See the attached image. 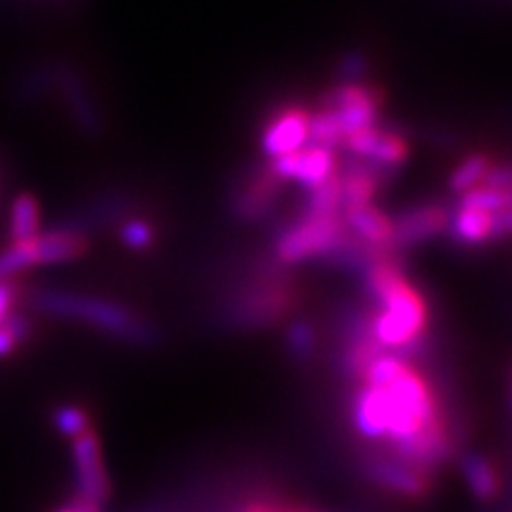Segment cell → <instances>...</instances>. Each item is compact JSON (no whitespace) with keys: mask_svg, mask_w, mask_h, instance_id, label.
<instances>
[{"mask_svg":"<svg viewBox=\"0 0 512 512\" xmlns=\"http://www.w3.org/2000/svg\"><path fill=\"white\" fill-rule=\"evenodd\" d=\"M53 512H79V505H67V508H57V510H53Z\"/></svg>","mask_w":512,"mask_h":512,"instance_id":"27","label":"cell"},{"mask_svg":"<svg viewBox=\"0 0 512 512\" xmlns=\"http://www.w3.org/2000/svg\"><path fill=\"white\" fill-rule=\"evenodd\" d=\"M287 347H290V354L299 361H306V358L313 356L316 351V332L309 323H297L292 325L290 332H287Z\"/></svg>","mask_w":512,"mask_h":512,"instance_id":"21","label":"cell"},{"mask_svg":"<svg viewBox=\"0 0 512 512\" xmlns=\"http://www.w3.org/2000/svg\"><path fill=\"white\" fill-rule=\"evenodd\" d=\"M451 228L453 238L460 245H484L491 240H505L510 235L512 221H510V209L505 211H484L470 204H460L458 211L451 216Z\"/></svg>","mask_w":512,"mask_h":512,"instance_id":"9","label":"cell"},{"mask_svg":"<svg viewBox=\"0 0 512 512\" xmlns=\"http://www.w3.org/2000/svg\"><path fill=\"white\" fill-rule=\"evenodd\" d=\"M72 463L79 501L93 505V508H100L102 503L110 501L112 484L107 477L100 439L93 430L72 439Z\"/></svg>","mask_w":512,"mask_h":512,"instance_id":"6","label":"cell"},{"mask_svg":"<svg viewBox=\"0 0 512 512\" xmlns=\"http://www.w3.org/2000/svg\"><path fill=\"white\" fill-rule=\"evenodd\" d=\"M366 283L380 306L366 330L375 347L384 354L418 349L430 320L422 294L408 283L401 268L384 256L368 266Z\"/></svg>","mask_w":512,"mask_h":512,"instance_id":"2","label":"cell"},{"mask_svg":"<svg viewBox=\"0 0 512 512\" xmlns=\"http://www.w3.org/2000/svg\"><path fill=\"white\" fill-rule=\"evenodd\" d=\"M121 240H124V245L131 249H147L155 242V230H152L150 223L145 221H128L126 226L121 228Z\"/></svg>","mask_w":512,"mask_h":512,"instance_id":"23","label":"cell"},{"mask_svg":"<svg viewBox=\"0 0 512 512\" xmlns=\"http://www.w3.org/2000/svg\"><path fill=\"white\" fill-rule=\"evenodd\" d=\"M451 214L444 204H422L403 211L394 221V247H413L448 230Z\"/></svg>","mask_w":512,"mask_h":512,"instance_id":"11","label":"cell"},{"mask_svg":"<svg viewBox=\"0 0 512 512\" xmlns=\"http://www.w3.org/2000/svg\"><path fill=\"white\" fill-rule=\"evenodd\" d=\"M311 114L302 107H287L268 121L261 147L271 159H280L309 145Z\"/></svg>","mask_w":512,"mask_h":512,"instance_id":"10","label":"cell"},{"mask_svg":"<svg viewBox=\"0 0 512 512\" xmlns=\"http://www.w3.org/2000/svg\"><path fill=\"white\" fill-rule=\"evenodd\" d=\"M302 512H306V510H302Z\"/></svg>","mask_w":512,"mask_h":512,"instance_id":"28","label":"cell"},{"mask_svg":"<svg viewBox=\"0 0 512 512\" xmlns=\"http://www.w3.org/2000/svg\"><path fill=\"white\" fill-rule=\"evenodd\" d=\"M275 188H278V178L273 176V171H268L266 176L256 178V181L249 183L238 202V209L242 211V216H247V219H256V216L264 214L275 200V192H278Z\"/></svg>","mask_w":512,"mask_h":512,"instance_id":"16","label":"cell"},{"mask_svg":"<svg viewBox=\"0 0 512 512\" xmlns=\"http://www.w3.org/2000/svg\"><path fill=\"white\" fill-rule=\"evenodd\" d=\"M342 219L347 230H351L358 240L366 242L368 247H394V221L377 209L373 202L344 207Z\"/></svg>","mask_w":512,"mask_h":512,"instance_id":"12","label":"cell"},{"mask_svg":"<svg viewBox=\"0 0 512 512\" xmlns=\"http://www.w3.org/2000/svg\"><path fill=\"white\" fill-rule=\"evenodd\" d=\"M36 306L50 316L93 325L100 332L124 339L128 344H152L157 339L152 325L138 316V313L124 309V306L105 302V299L83 297V294L69 292H41L36 297Z\"/></svg>","mask_w":512,"mask_h":512,"instance_id":"3","label":"cell"},{"mask_svg":"<svg viewBox=\"0 0 512 512\" xmlns=\"http://www.w3.org/2000/svg\"><path fill=\"white\" fill-rule=\"evenodd\" d=\"M347 242V226L342 214L332 211H306V216L292 228L280 235L275 254L285 264H299V261L318 259V256L332 254L342 249Z\"/></svg>","mask_w":512,"mask_h":512,"instance_id":"4","label":"cell"},{"mask_svg":"<svg viewBox=\"0 0 512 512\" xmlns=\"http://www.w3.org/2000/svg\"><path fill=\"white\" fill-rule=\"evenodd\" d=\"M380 105L382 95L377 88L366 86V83H344L330 95L325 110L335 117L344 143V138L351 136V133L377 126Z\"/></svg>","mask_w":512,"mask_h":512,"instance_id":"7","label":"cell"},{"mask_svg":"<svg viewBox=\"0 0 512 512\" xmlns=\"http://www.w3.org/2000/svg\"><path fill=\"white\" fill-rule=\"evenodd\" d=\"M408 143L396 131H382L377 133V143L373 147V155L368 162L375 166H384V169H394V166L403 164L408 159Z\"/></svg>","mask_w":512,"mask_h":512,"instance_id":"18","label":"cell"},{"mask_svg":"<svg viewBox=\"0 0 512 512\" xmlns=\"http://www.w3.org/2000/svg\"><path fill=\"white\" fill-rule=\"evenodd\" d=\"M17 299V285L10 280H0V325L12 316V306Z\"/></svg>","mask_w":512,"mask_h":512,"instance_id":"24","label":"cell"},{"mask_svg":"<svg viewBox=\"0 0 512 512\" xmlns=\"http://www.w3.org/2000/svg\"><path fill=\"white\" fill-rule=\"evenodd\" d=\"M242 512H302L299 508H290V505L273 503V501H254L249 503Z\"/></svg>","mask_w":512,"mask_h":512,"instance_id":"25","label":"cell"},{"mask_svg":"<svg viewBox=\"0 0 512 512\" xmlns=\"http://www.w3.org/2000/svg\"><path fill=\"white\" fill-rule=\"evenodd\" d=\"M363 472L370 482L380 486L389 494L408 498V501H422L432 494V472L403 463L392 453H370L363 458Z\"/></svg>","mask_w":512,"mask_h":512,"instance_id":"5","label":"cell"},{"mask_svg":"<svg viewBox=\"0 0 512 512\" xmlns=\"http://www.w3.org/2000/svg\"><path fill=\"white\" fill-rule=\"evenodd\" d=\"M358 377L363 384L354 394L351 420L363 439L396 451L430 427L446 422L437 392L406 358L380 354Z\"/></svg>","mask_w":512,"mask_h":512,"instance_id":"1","label":"cell"},{"mask_svg":"<svg viewBox=\"0 0 512 512\" xmlns=\"http://www.w3.org/2000/svg\"><path fill=\"white\" fill-rule=\"evenodd\" d=\"M36 266L64 264L76 261L88 252V240L76 230H53V233L36 235L34 238Z\"/></svg>","mask_w":512,"mask_h":512,"instance_id":"13","label":"cell"},{"mask_svg":"<svg viewBox=\"0 0 512 512\" xmlns=\"http://www.w3.org/2000/svg\"><path fill=\"white\" fill-rule=\"evenodd\" d=\"M29 335V325L24 318L10 316L0 325V358L10 356Z\"/></svg>","mask_w":512,"mask_h":512,"instance_id":"22","label":"cell"},{"mask_svg":"<svg viewBox=\"0 0 512 512\" xmlns=\"http://www.w3.org/2000/svg\"><path fill=\"white\" fill-rule=\"evenodd\" d=\"M41 235V209L34 195L15 197L10 207V240L24 242Z\"/></svg>","mask_w":512,"mask_h":512,"instance_id":"15","label":"cell"},{"mask_svg":"<svg viewBox=\"0 0 512 512\" xmlns=\"http://www.w3.org/2000/svg\"><path fill=\"white\" fill-rule=\"evenodd\" d=\"M271 171L278 181H297L304 188L316 190L337 174V155L332 147L311 143L292 155L273 159Z\"/></svg>","mask_w":512,"mask_h":512,"instance_id":"8","label":"cell"},{"mask_svg":"<svg viewBox=\"0 0 512 512\" xmlns=\"http://www.w3.org/2000/svg\"><path fill=\"white\" fill-rule=\"evenodd\" d=\"M460 470H463L467 489L479 503H494L501 496V475H498L496 465L482 453H467L460 463Z\"/></svg>","mask_w":512,"mask_h":512,"instance_id":"14","label":"cell"},{"mask_svg":"<svg viewBox=\"0 0 512 512\" xmlns=\"http://www.w3.org/2000/svg\"><path fill=\"white\" fill-rule=\"evenodd\" d=\"M491 157L489 155H482V152H475V155L465 157L463 162L456 166V171H453L451 178H448V188H451L456 195H463V192L472 190L475 185H479L489 174L491 169Z\"/></svg>","mask_w":512,"mask_h":512,"instance_id":"17","label":"cell"},{"mask_svg":"<svg viewBox=\"0 0 512 512\" xmlns=\"http://www.w3.org/2000/svg\"><path fill=\"white\" fill-rule=\"evenodd\" d=\"M53 427L57 434L72 441L91 430V415H88L86 408L76 406V403H62L53 411Z\"/></svg>","mask_w":512,"mask_h":512,"instance_id":"19","label":"cell"},{"mask_svg":"<svg viewBox=\"0 0 512 512\" xmlns=\"http://www.w3.org/2000/svg\"><path fill=\"white\" fill-rule=\"evenodd\" d=\"M31 266H36L34 238L24 242H12L5 252H0V280H10L12 275L27 271Z\"/></svg>","mask_w":512,"mask_h":512,"instance_id":"20","label":"cell"},{"mask_svg":"<svg viewBox=\"0 0 512 512\" xmlns=\"http://www.w3.org/2000/svg\"><path fill=\"white\" fill-rule=\"evenodd\" d=\"M76 505H79V512H100V508H93V505H88V503L76 501Z\"/></svg>","mask_w":512,"mask_h":512,"instance_id":"26","label":"cell"}]
</instances>
